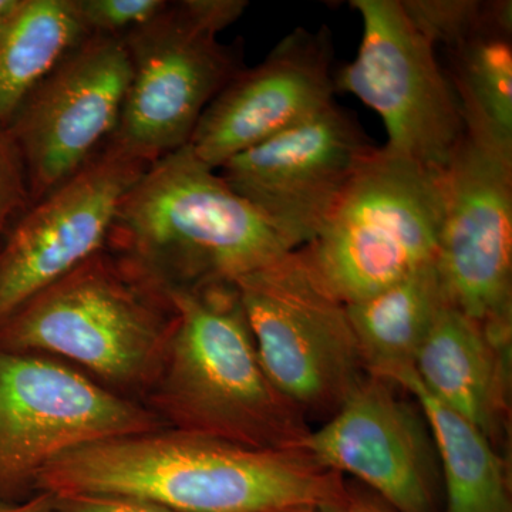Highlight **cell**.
<instances>
[{
	"mask_svg": "<svg viewBox=\"0 0 512 512\" xmlns=\"http://www.w3.org/2000/svg\"><path fill=\"white\" fill-rule=\"evenodd\" d=\"M151 164L106 143L32 204L0 244V323L106 247L121 201Z\"/></svg>",
	"mask_w": 512,
	"mask_h": 512,
	"instance_id": "4fadbf2b",
	"label": "cell"
},
{
	"mask_svg": "<svg viewBox=\"0 0 512 512\" xmlns=\"http://www.w3.org/2000/svg\"><path fill=\"white\" fill-rule=\"evenodd\" d=\"M90 35L76 0H16L0 26V127Z\"/></svg>",
	"mask_w": 512,
	"mask_h": 512,
	"instance_id": "ffe728a7",
	"label": "cell"
},
{
	"mask_svg": "<svg viewBox=\"0 0 512 512\" xmlns=\"http://www.w3.org/2000/svg\"><path fill=\"white\" fill-rule=\"evenodd\" d=\"M16 5V0H0V26L3 25L5 19L8 18L10 10Z\"/></svg>",
	"mask_w": 512,
	"mask_h": 512,
	"instance_id": "4316f807",
	"label": "cell"
},
{
	"mask_svg": "<svg viewBox=\"0 0 512 512\" xmlns=\"http://www.w3.org/2000/svg\"><path fill=\"white\" fill-rule=\"evenodd\" d=\"M35 490L124 495L178 512H285L352 498L343 476L301 448L259 450L168 427L69 451Z\"/></svg>",
	"mask_w": 512,
	"mask_h": 512,
	"instance_id": "6da1fadb",
	"label": "cell"
},
{
	"mask_svg": "<svg viewBox=\"0 0 512 512\" xmlns=\"http://www.w3.org/2000/svg\"><path fill=\"white\" fill-rule=\"evenodd\" d=\"M350 8L362 18V42L355 59L335 72L336 92L379 114L387 148L444 170L466 131L436 47L402 0H352Z\"/></svg>",
	"mask_w": 512,
	"mask_h": 512,
	"instance_id": "9c48e42d",
	"label": "cell"
},
{
	"mask_svg": "<svg viewBox=\"0 0 512 512\" xmlns=\"http://www.w3.org/2000/svg\"><path fill=\"white\" fill-rule=\"evenodd\" d=\"M92 35L123 36L150 22L165 9V0H76Z\"/></svg>",
	"mask_w": 512,
	"mask_h": 512,
	"instance_id": "7402d4cb",
	"label": "cell"
},
{
	"mask_svg": "<svg viewBox=\"0 0 512 512\" xmlns=\"http://www.w3.org/2000/svg\"><path fill=\"white\" fill-rule=\"evenodd\" d=\"M244 0L168 2L123 35L131 82L107 143L154 161L190 143L202 113L242 69L244 52L218 40L241 18Z\"/></svg>",
	"mask_w": 512,
	"mask_h": 512,
	"instance_id": "8992f818",
	"label": "cell"
},
{
	"mask_svg": "<svg viewBox=\"0 0 512 512\" xmlns=\"http://www.w3.org/2000/svg\"><path fill=\"white\" fill-rule=\"evenodd\" d=\"M383 380L412 394L426 417L446 490L444 512H512L510 474L483 431L431 396L413 366Z\"/></svg>",
	"mask_w": 512,
	"mask_h": 512,
	"instance_id": "e0dca14e",
	"label": "cell"
},
{
	"mask_svg": "<svg viewBox=\"0 0 512 512\" xmlns=\"http://www.w3.org/2000/svg\"><path fill=\"white\" fill-rule=\"evenodd\" d=\"M285 512H390L379 507V505L366 503V501L350 498L348 503L333 508H301V510H292Z\"/></svg>",
	"mask_w": 512,
	"mask_h": 512,
	"instance_id": "484cf974",
	"label": "cell"
},
{
	"mask_svg": "<svg viewBox=\"0 0 512 512\" xmlns=\"http://www.w3.org/2000/svg\"><path fill=\"white\" fill-rule=\"evenodd\" d=\"M299 448L340 476L359 478L397 512H436L441 471L429 424L387 380L366 375Z\"/></svg>",
	"mask_w": 512,
	"mask_h": 512,
	"instance_id": "5bb4252c",
	"label": "cell"
},
{
	"mask_svg": "<svg viewBox=\"0 0 512 512\" xmlns=\"http://www.w3.org/2000/svg\"><path fill=\"white\" fill-rule=\"evenodd\" d=\"M165 289L177 318L143 403L168 429L259 450L299 448L311 429L266 375L237 285Z\"/></svg>",
	"mask_w": 512,
	"mask_h": 512,
	"instance_id": "7a4b0ae2",
	"label": "cell"
},
{
	"mask_svg": "<svg viewBox=\"0 0 512 512\" xmlns=\"http://www.w3.org/2000/svg\"><path fill=\"white\" fill-rule=\"evenodd\" d=\"M448 305L436 262L365 301L345 305L367 375L384 379L413 366L421 343Z\"/></svg>",
	"mask_w": 512,
	"mask_h": 512,
	"instance_id": "ac0fdd59",
	"label": "cell"
},
{
	"mask_svg": "<svg viewBox=\"0 0 512 512\" xmlns=\"http://www.w3.org/2000/svg\"><path fill=\"white\" fill-rule=\"evenodd\" d=\"M53 497V512H178L153 501L124 495L62 494Z\"/></svg>",
	"mask_w": 512,
	"mask_h": 512,
	"instance_id": "cb8c5ba5",
	"label": "cell"
},
{
	"mask_svg": "<svg viewBox=\"0 0 512 512\" xmlns=\"http://www.w3.org/2000/svg\"><path fill=\"white\" fill-rule=\"evenodd\" d=\"M443 218V170L375 147L301 249L330 293L350 305L434 264Z\"/></svg>",
	"mask_w": 512,
	"mask_h": 512,
	"instance_id": "5b68a950",
	"label": "cell"
},
{
	"mask_svg": "<svg viewBox=\"0 0 512 512\" xmlns=\"http://www.w3.org/2000/svg\"><path fill=\"white\" fill-rule=\"evenodd\" d=\"M328 28H296L258 66L244 67L211 101L190 138L212 170L311 119L335 101Z\"/></svg>",
	"mask_w": 512,
	"mask_h": 512,
	"instance_id": "9a60e30c",
	"label": "cell"
},
{
	"mask_svg": "<svg viewBox=\"0 0 512 512\" xmlns=\"http://www.w3.org/2000/svg\"><path fill=\"white\" fill-rule=\"evenodd\" d=\"M436 265L451 306L497 342L512 338V163L464 136L443 170Z\"/></svg>",
	"mask_w": 512,
	"mask_h": 512,
	"instance_id": "7c38bea8",
	"label": "cell"
},
{
	"mask_svg": "<svg viewBox=\"0 0 512 512\" xmlns=\"http://www.w3.org/2000/svg\"><path fill=\"white\" fill-rule=\"evenodd\" d=\"M164 427L146 404L69 363L0 348V504L36 494L43 468L69 451Z\"/></svg>",
	"mask_w": 512,
	"mask_h": 512,
	"instance_id": "ba28073f",
	"label": "cell"
},
{
	"mask_svg": "<svg viewBox=\"0 0 512 512\" xmlns=\"http://www.w3.org/2000/svg\"><path fill=\"white\" fill-rule=\"evenodd\" d=\"M403 8L434 47L453 45L464 37L512 25L511 0H402Z\"/></svg>",
	"mask_w": 512,
	"mask_h": 512,
	"instance_id": "44dd1931",
	"label": "cell"
},
{
	"mask_svg": "<svg viewBox=\"0 0 512 512\" xmlns=\"http://www.w3.org/2000/svg\"><path fill=\"white\" fill-rule=\"evenodd\" d=\"M55 497L49 493H36L19 503L0 504V512H53Z\"/></svg>",
	"mask_w": 512,
	"mask_h": 512,
	"instance_id": "d4e9b609",
	"label": "cell"
},
{
	"mask_svg": "<svg viewBox=\"0 0 512 512\" xmlns=\"http://www.w3.org/2000/svg\"><path fill=\"white\" fill-rule=\"evenodd\" d=\"M175 318L167 289L104 247L0 323V348L55 357L143 402Z\"/></svg>",
	"mask_w": 512,
	"mask_h": 512,
	"instance_id": "3957f363",
	"label": "cell"
},
{
	"mask_svg": "<svg viewBox=\"0 0 512 512\" xmlns=\"http://www.w3.org/2000/svg\"><path fill=\"white\" fill-rule=\"evenodd\" d=\"M32 204L28 174L18 144L8 128L0 127V244Z\"/></svg>",
	"mask_w": 512,
	"mask_h": 512,
	"instance_id": "603a6c76",
	"label": "cell"
},
{
	"mask_svg": "<svg viewBox=\"0 0 512 512\" xmlns=\"http://www.w3.org/2000/svg\"><path fill=\"white\" fill-rule=\"evenodd\" d=\"M130 82L124 37L96 33L30 94L8 130L22 154L33 204L106 146L119 126Z\"/></svg>",
	"mask_w": 512,
	"mask_h": 512,
	"instance_id": "8fae6325",
	"label": "cell"
},
{
	"mask_svg": "<svg viewBox=\"0 0 512 512\" xmlns=\"http://www.w3.org/2000/svg\"><path fill=\"white\" fill-rule=\"evenodd\" d=\"M444 55L466 136L512 163V25L473 33Z\"/></svg>",
	"mask_w": 512,
	"mask_h": 512,
	"instance_id": "d6986e66",
	"label": "cell"
},
{
	"mask_svg": "<svg viewBox=\"0 0 512 512\" xmlns=\"http://www.w3.org/2000/svg\"><path fill=\"white\" fill-rule=\"evenodd\" d=\"M106 248L164 288L235 284L291 251L188 144L154 161L127 192Z\"/></svg>",
	"mask_w": 512,
	"mask_h": 512,
	"instance_id": "277c9868",
	"label": "cell"
},
{
	"mask_svg": "<svg viewBox=\"0 0 512 512\" xmlns=\"http://www.w3.org/2000/svg\"><path fill=\"white\" fill-rule=\"evenodd\" d=\"M235 285L269 380L303 416L329 419L367 375L346 306L301 248Z\"/></svg>",
	"mask_w": 512,
	"mask_h": 512,
	"instance_id": "52a82bcc",
	"label": "cell"
},
{
	"mask_svg": "<svg viewBox=\"0 0 512 512\" xmlns=\"http://www.w3.org/2000/svg\"><path fill=\"white\" fill-rule=\"evenodd\" d=\"M511 346L448 305L414 357V375L439 402L478 427L491 443L510 416Z\"/></svg>",
	"mask_w": 512,
	"mask_h": 512,
	"instance_id": "2e32d148",
	"label": "cell"
},
{
	"mask_svg": "<svg viewBox=\"0 0 512 512\" xmlns=\"http://www.w3.org/2000/svg\"><path fill=\"white\" fill-rule=\"evenodd\" d=\"M373 148L355 116L333 101L311 119L232 157L218 173L293 251L319 234Z\"/></svg>",
	"mask_w": 512,
	"mask_h": 512,
	"instance_id": "30bf717a",
	"label": "cell"
}]
</instances>
